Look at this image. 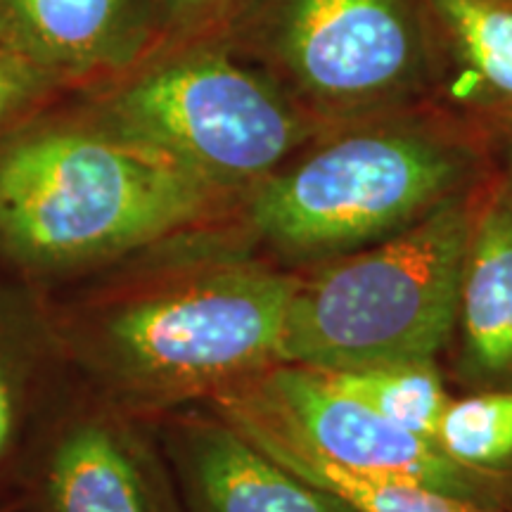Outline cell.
<instances>
[{
    "label": "cell",
    "instance_id": "2e32d148",
    "mask_svg": "<svg viewBox=\"0 0 512 512\" xmlns=\"http://www.w3.org/2000/svg\"><path fill=\"white\" fill-rule=\"evenodd\" d=\"M437 446L458 465L512 475V387H491L448 401Z\"/></svg>",
    "mask_w": 512,
    "mask_h": 512
},
{
    "label": "cell",
    "instance_id": "4fadbf2b",
    "mask_svg": "<svg viewBox=\"0 0 512 512\" xmlns=\"http://www.w3.org/2000/svg\"><path fill=\"white\" fill-rule=\"evenodd\" d=\"M439 53L458 57L486 93L512 105V0H422Z\"/></svg>",
    "mask_w": 512,
    "mask_h": 512
},
{
    "label": "cell",
    "instance_id": "8fae6325",
    "mask_svg": "<svg viewBox=\"0 0 512 512\" xmlns=\"http://www.w3.org/2000/svg\"><path fill=\"white\" fill-rule=\"evenodd\" d=\"M456 332L458 368L479 389L512 387V185L477 204L467 245Z\"/></svg>",
    "mask_w": 512,
    "mask_h": 512
},
{
    "label": "cell",
    "instance_id": "5b68a950",
    "mask_svg": "<svg viewBox=\"0 0 512 512\" xmlns=\"http://www.w3.org/2000/svg\"><path fill=\"white\" fill-rule=\"evenodd\" d=\"M95 121L226 197L247 195L320 128L278 81L219 50L157 64L102 102Z\"/></svg>",
    "mask_w": 512,
    "mask_h": 512
},
{
    "label": "cell",
    "instance_id": "30bf717a",
    "mask_svg": "<svg viewBox=\"0 0 512 512\" xmlns=\"http://www.w3.org/2000/svg\"><path fill=\"white\" fill-rule=\"evenodd\" d=\"M143 38L140 0H0V50L48 76L121 67Z\"/></svg>",
    "mask_w": 512,
    "mask_h": 512
},
{
    "label": "cell",
    "instance_id": "5bb4252c",
    "mask_svg": "<svg viewBox=\"0 0 512 512\" xmlns=\"http://www.w3.org/2000/svg\"><path fill=\"white\" fill-rule=\"evenodd\" d=\"M261 451L302 477L304 482L339 498L354 512H489L422 484L349 470V467L330 463L311 453L294 451V448L266 446Z\"/></svg>",
    "mask_w": 512,
    "mask_h": 512
},
{
    "label": "cell",
    "instance_id": "e0dca14e",
    "mask_svg": "<svg viewBox=\"0 0 512 512\" xmlns=\"http://www.w3.org/2000/svg\"><path fill=\"white\" fill-rule=\"evenodd\" d=\"M46 79L48 74L0 50V119L34 100L46 86Z\"/></svg>",
    "mask_w": 512,
    "mask_h": 512
},
{
    "label": "cell",
    "instance_id": "d6986e66",
    "mask_svg": "<svg viewBox=\"0 0 512 512\" xmlns=\"http://www.w3.org/2000/svg\"><path fill=\"white\" fill-rule=\"evenodd\" d=\"M505 164H508V183L512 185V138H510V143H508V150H505Z\"/></svg>",
    "mask_w": 512,
    "mask_h": 512
},
{
    "label": "cell",
    "instance_id": "ffe728a7",
    "mask_svg": "<svg viewBox=\"0 0 512 512\" xmlns=\"http://www.w3.org/2000/svg\"><path fill=\"white\" fill-rule=\"evenodd\" d=\"M0 512H8V510H3V508H0Z\"/></svg>",
    "mask_w": 512,
    "mask_h": 512
},
{
    "label": "cell",
    "instance_id": "9a60e30c",
    "mask_svg": "<svg viewBox=\"0 0 512 512\" xmlns=\"http://www.w3.org/2000/svg\"><path fill=\"white\" fill-rule=\"evenodd\" d=\"M323 373L339 392L366 403L401 430L432 441L437 437L441 415L451 401L434 363L368 370H323Z\"/></svg>",
    "mask_w": 512,
    "mask_h": 512
},
{
    "label": "cell",
    "instance_id": "3957f363",
    "mask_svg": "<svg viewBox=\"0 0 512 512\" xmlns=\"http://www.w3.org/2000/svg\"><path fill=\"white\" fill-rule=\"evenodd\" d=\"M477 204L460 192L392 238L299 275L280 361L318 370L437 361L456 335Z\"/></svg>",
    "mask_w": 512,
    "mask_h": 512
},
{
    "label": "cell",
    "instance_id": "7c38bea8",
    "mask_svg": "<svg viewBox=\"0 0 512 512\" xmlns=\"http://www.w3.org/2000/svg\"><path fill=\"white\" fill-rule=\"evenodd\" d=\"M55 351H62L55 323L27 299L0 287V475L22 448Z\"/></svg>",
    "mask_w": 512,
    "mask_h": 512
},
{
    "label": "cell",
    "instance_id": "7a4b0ae2",
    "mask_svg": "<svg viewBox=\"0 0 512 512\" xmlns=\"http://www.w3.org/2000/svg\"><path fill=\"white\" fill-rule=\"evenodd\" d=\"M219 190L100 126H48L0 145V256L34 275L93 268L207 221Z\"/></svg>",
    "mask_w": 512,
    "mask_h": 512
},
{
    "label": "cell",
    "instance_id": "9c48e42d",
    "mask_svg": "<svg viewBox=\"0 0 512 512\" xmlns=\"http://www.w3.org/2000/svg\"><path fill=\"white\" fill-rule=\"evenodd\" d=\"M159 444L183 512H354L266 456L219 413L166 420Z\"/></svg>",
    "mask_w": 512,
    "mask_h": 512
},
{
    "label": "cell",
    "instance_id": "52a82bcc",
    "mask_svg": "<svg viewBox=\"0 0 512 512\" xmlns=\"http://www.w3.org/2000/svg\"><path fill=\"white\" fill-rule=\"evenodd\" d=\"M252 444L294 448L349 470L406 479L489 512H512V475L458 465L432 439L401 430L339 392L323 370L273 363L209 399Z\"/></svg>",
    "mask_w": 512,
    "mask_h": 512
},
{
    "label": "cell",
    "instance_id": "277c9868",
    "mask_svg": "<svg viewBox=\"0 0 512 512\" xmlns=\"http://www.w3.org/2000/svg\"><path fill=\"white\" fill-rule=\"evenodd\" d=\"M477 155L432 124L370 119L323 140L247 192L249 230L294 264L392 238L467 192Z\"/></svg>",
    "mask_w": 512,
    "mask_h": 512
},
{
    "label": "cell",
    "instance_id": "ac0fdd59",
    "mask_svg": "<svg viewBox=\"0 0 512 512\" xmlns=\"http://www.w3.org/2000/svg\"><path fill=\"white\" fill-rule=\"evenodd\" d=\"M230 0H164L166 12L178 22H195L211 15V12L226 8Z\"/></svg>",
    "mask_w": 512,
    "mask_h": 512
},
{
    "label": "cell",
    "instance_id": "8992f818",
    "mask_svg": "<svg viewBox=\"0 0 512 512\" xmlns=\"http://www.w3.org/2000/svg\"><path fill=\"white\" fill-rule=\"evenodd\" d=\"M254 38L311 117H389L437 79L422 0H259Z\"/></svg>",
    "mask_w": 512,
    "mask_h": 512
},
{
    "label": "cell",
    "instance_id": "6da1fadb",
    "mask_svg": "<svg viewBox=\"0 0 512 512\" xmlns=\"http://www.w3.org/2000/svg\"><path fill=\"white\" fill-rule=\"evenodd\" d=\"M297 280L245 256L195 261L100 299L55 332L107 403L164 411L278 363Z\"/></svg>",
    "mask_w": 512,
    "mask_h": 512
},
{
    "label": "cell",
    "instance_id": "ba28073f",
    "mask_svg": "<svg viewBox=\"0 0 512 512\" xmlns=\"http://www.w3.org/2000/svg\"><path fill=\"white\" fill-rule=\"evenodd\" d=\"M38 512H183L164 448L112 406L69 415L43 448Z\"/></svg>",
    "mask_w": 512,
    "mask_h": 512
}]
</instances>
